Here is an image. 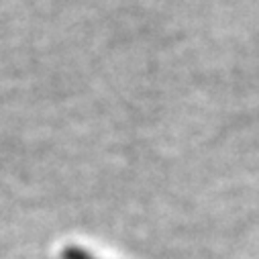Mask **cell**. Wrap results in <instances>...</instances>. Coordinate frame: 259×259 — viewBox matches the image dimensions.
<instances>
[{
    "label": "cell",
    "mask_w": 259,
    "mask_h": 259,
    "mask_svg": "<svg viewBox=\"0 0 259 259\" xmlns=\"http://www.w3.org/2000/svg\"><path fill=\"white\" fill-rule=\"evenodd\" d=\"M61 257H63V259H96V257H92L88 251H84V249H80V247H68L66 251H63Z\"/></svg>",
    "instance_id": "obj_1"
}]
</instances>
